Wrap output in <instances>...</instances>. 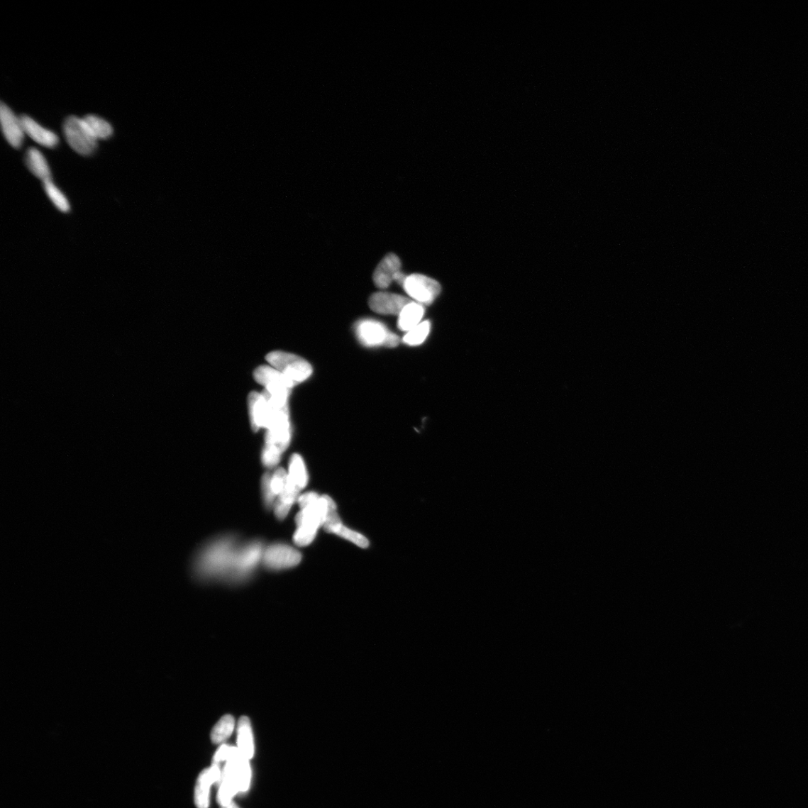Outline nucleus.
Returning <instances> with one entry per match:
<instances>
[{
	"mask_svg": "<svg viewBox=\"0 0 808 808\" xmlns=\"http://www.w3.org/2000/svg\"><path fill=\"white\" fill-rule=\"evenodd\" d=\"M45 189L50 201L58 210L67 213L70 211V204L61 190L51 180L44 182Z\"/></svg>",
	"mask_w": 808,
	"mask_h": 808,
	"instance_id": "25",
	"label": "nucleus"
},
{
	"mask_svg": "<svg viewBox=\"0 0 808 808\" xmlns=\"http://www.w3.org/2000/svg\"><path fill=\"white\" fill-rule=\"evenodd\" d=\"M300 489L291 480L289 476L285 487L282 491L277 501L274 504L276 516L280 519H284L289 514L292 505L298 500Z\"/></svg>",
	"mask_w": 808,
	"mask_h": 808,
	"instance_id": "17",
	"label": "nucleus"
},
{
	"mask_svg": "<svg viewBox=\"0 0 808 808\" xmlns=\"http://www.w3.org/2000/svg\"><path fill=\"white\" fill-rule=\"evenodd\" d=\"M281 455L282 453L278 449L265 445L262 453V462L265 467H274L280 463Z\"/></svg>",
	"mask_w": 808,
	"mask_h": 808,
	"instance_id": "27",
	"label": "nucleus"
},
{
	"mask_svg": "<svg viewBox=\"0 0 808 808\" xmlns=\"http://www.w3.org/2000/svg\"><path fill=\"white\" fill-rule=\"evenodd\" d=\"M252 428L254 431L267 428L270 421L272 410L264 394L252 392L248 399Z\"/></svg>",
	"mask_w": 808,
	"mask_h": 808,
	"instance_id": "14",
	"label": "nucleus"
},
{
	"mask_svg": "<svg viewBox=\"0 0 808 808\" xmlns=\"http://www.w3.org/2000/svg\"><path fill=\"white\" fill-rule=\"evenodd\" d=\"M25 133L35 142L46 148H53L59 144V137L54 132L38 124L28 116H21Z\"/></svg>",
	"mask_w": 808,
	"mask_h": 808,
	"instance_id": "15",
	"label": "nucleus"
},
{
	"mask_svg": "<svg viewBox=\"0 0 808 808\" xmlns=\"http://www.w3.org/2000/svg\"><path fill=\"white\" fill-rule=\"evenodd\" d=\"M262 490L265 504L267 508L270 509L275 504L274 501H275L276 495L273 494L271 488V475L270 474H266L263 477Z\"/></svg>",
	"mask_w": 808,
	"mask_h": 808,
	"instance_id": "28",
	"label": "nucleus"
},
{
	"mask_svg": "<svg viewBox=\"0 0 808 808\" xmlns=\"http://www.w3.org/2000/svg\"><path fill=\"white\" fill-rule=\"evenodd\" d=\"M235 719L230 715L223 716L211 732L212 742L220 744L226 741L235 729Z\"/></svg>",
	"mask_w": 808,
	"mask_h": 808,
	"instance_id": "23",
	"label": "nucleus"
},
{
	"mask_svg": "<svg viewBox=\"0 0 808 808\" xmlns=\"http://www.w3.org/2000/svg\"><path fill=\"white\" fill-rule=\"evenodd\" d=\"M400 258L393 253L384 257L377 267L373 280L380 289H387L392 282L403 285L406 277L402 270Z\"/></svg>",
	"mask_w": 808,
	"mask_h": 808,
	"instance_id": "9",
	"label": "nucleus"
},
{
	"mask_svg": "<svg viewBox=\"0 0 808 808\" xmlns=\"http://www.w3.org/2000/svg\"><path fill=\"white\" fill-rule=\"evenodd\" d=\"M289 476L291 480L301 489H304L309 481L308 472L304 461L299 455H294L290 460Z\"/></svg>",
	"mask_w": 808,
	"mask_h": 808,
	"instance_id": "22",
	"label": "nucleus"
},
{
	"mask_svg": "<svg viewBox=\"0 0 808 808\" xmlns=\"http://www.w3.org/2000/svg\"><path fill=\"white\" fill-rule=\"evenodd\" d=\"M255 380L274 397L289 400L291 390L295 383L276 368L270 366H260L254 372Z\"/></svg>",
	"mask_w": 808,
	"mask_h": 808,
	"instance_id": "6",
	"label": "nucleus"
},
{
	"mask_svg": "<svg viewBox=\"0 0 808 808\" xmlns=\"http://www.w3.org/2000/svg\"><path fill=\"white\" fill-rule=\"evenodd\" d=\"M287 479H289V473H287L282 468L278 469L275 473L271 476V488L273 494H275L276 497L280 496L285 487Z\"/></svg>",
	"mask_w": 808,
	"mask_h": 808,
	"instance_id": "26",
	"label": "nucleus"
},
{
	"mask_svg": "<svg viewBox=\"0 0 808 808\" xmlns=\"http://www.w3.org/2000/svg\"><path fill=\"white\" fill-rule=\"evenodd\" d=\"M323 528L328 533H334V535L346 539L360 548H364V549L369 545L367 539L360 533L348 528L342 523L337 512V506L335 502L328 511Z\"/></svg>",
	"mask_w": 808,
	"mask_h": 808,
	"instance_id": "10",
	"label": "nucleus"
},
{
	"mask_svg": "<svg viewBox=\"0 0 808 808\" xmlns=\"http://www.w3.org/2000/svg\"><path fill=\"white\" fill-rule=\"evenodd\" d=\"M360 343L365 347L395 348L400 344L401 339L391 332L383 323L371 319H365L355 323L354 326Z\"/></svg>",
	"mask_w": 808,
	"mask_h": 808,
	"instance_id": "3",
	"label": "nucleus"
},
{
	"mask_svg": "<svg viewBox=\"0 0 808 808\" xmlns=\"http://www.w3.org/2000/svg\"><path fill=\"white\" fill-rule=\"evenodd\" d=\"M0 121H1L3 133L8 143L13 148H21L26 134L21 118H18L4 102L0 106Z\"/></svg>",
	"mask_w": 808,
	"mask_h": 808,
	"instance_id": "11",
	"label": "nucleus"
},
{
	"mask_svg": "<svg viewBox=\"0 0 808 808\" xmlns=\"http://www.w3.org/2000/svg\"><path fill=\"white\" fill-rule=\"evenodd\" d=\"M63 132L68 145L81 155H91L97 148L98 140L91 133L83 118L74 116L67 117L64 122Z\"/></svg>",
	"mask_w": 808,
	"mask_h": 808,
	"instance_id": "5",
	"label": "nucleus"
},
{
	"mask_svg": "<svg viewBox=\"0 0 808 808\" xmlns=\"http://www.w3.org/2000/svg\"><path fill=\"white\" fill-rule=\"evenodd\" d=\"M402 286L406 293L421 305L432 304L441 292L439 282L421 274L406 277Z\"/></svg>",
	"mask_w": 808,
	"mask_h": 808,
	"instance_id": "7",
	"label": "nucleus"
},
{
	"mask_svg": "<svg viewBox=\"0 0 808 808\" xmlns=\"http://www.w3.org/2000/svg\"><path fill=\"white\" fill-rule=\"evenodd\" d=\"M412 301L399 294L378 292L370 298L369 306L380 314L399 315L404 308Z\"/></svg>",
	"mask_w": 808,
	"mask_h": 808,
	"instance_id": "13",
	"label": "nucleus"
},
{
	"mask_svg": "<svg viewBox=\"0 0 808 808\" xmlns=\"http://www.w3.org/2000/svg\"><path fill=\"white\" fill-rule=\"evenodd\" d=\"M239 552L234 540L226 538L216 541L202 552L197 569L202 576L216 577L228 573L236 576Z\"/></svg>",
	"mask_w": 808,
	"mask_h": 808,
	"instance_id": "2",
	"label": "nucleus"
},
{
	"mask_svg": "<svg viewBox=\"0 0 808 808\" xmlns=\"http://www.w3.org/2000/svg\"><path fill=\"white\" fill-rule=\"evenodd\" d=\"M424 307L416 302L407 304L399 315L398 326L399 330L408 332L421 323L424 314Z\"/></svg>",
	"mask_w": 808,
	"mask_h": 808,
	"instance_id": "20",
	"label": "nucleus"
},
{
	"mask_svg": "<svg viewBox=\"0 0 808 808\" xmlns=\"http://www.w3.org/2000/svg\"><path fill=\"white\" fill-rule=\"evenodd\" d=\"M221 808H239V807L237 806V804L236 803L232 802L226 806L221 807Z\"/></svg>",
	"mask_w": 808,
	"mask_h": 808,
	"instance_id": "29",
	"label": "nucleus"
},
{
	"mask_svg": "<svg viewBox=\"0 0 808 808\" xmlns=\"http://www.w3.org/2000/svg\"><path fill=\"white\" fill-rule=\"evenodd\" d=\"M431 332V323L428 321H423L412 330L408 331L403 338L404 343L409 346H418L426 340Z\"/></svg>",
	"mask_w": 808,
	"mask_h": 808,
	"instance_id": "24",
	"label": "nucleus"
},
{
	"mask_svg": "<svg viewBox=\"0 0 808 808\" xmlns=\"http://www.w3.org/2000/svg\"><path fill=\"white\" fill-rule=\"evenodd\" d=\"M26 163L31 172L43 180V182L51 180V172L48 161L43 154L35 148L27 150L26 154Z\"/></svg>",
	"mask_w": 808,
	"mask_h": 808,
	"instance_id": "18",
	"label": "nucleus"
},
{
	"mask_svg": "<svg viewBox=\"0 0 808 808\" xmlns=\"http://www.w3.org/2000/svg\"><path fill=\"white\" fill-rule=\"evenodd\" d=\"M267 362L295 384L306 380L311 375V365L299 355L282 351H274L267 355Z\"/></svg>",
	"mask_w": 808,
	"mask_h": 808,
	"instance_id": "4",
	"label": "nucleus"
},
{
	"mask_svg": "<svg viewBox=\"0 0 808 808\" xmlns=\"http://www.w3.org/2000/svg\"><path fill=\"white\" fill-rule=\"evenodd\" d=\"M262 550V545L258 542L241 548L238 558L236 577L245 576L252 571L263 556Z\"/></svg>",
	"mask_w": 808,
	"mask_h": 808,
	"instance_id": "16",
	"label": "nucleus"
},
{
	"mask_svg": "<svg viewBox=\"0 0 808 808\" xmlns=\"http://www.w3.org/2000/svg\"><path fill=\"white\" fill-rule=\"evenodd\" d=\"M83 120L96 140H106L114 133L112 126L98 116L88 115Z\"/></svg>",
	"mask_w": 808,
	"mask_h": 808,
	"instance_id": "21",
	"label": "nucleus"
},
{
	"mask_svg": "<svg viewBox=\"0 0 808 808\" xmlns=\"http://www.w3.org/2000/svg\"><path fill=\"white\" fill-rule=\"evenodd\" d=\"M221 782L222 770L218 763H213L211 768L200 773L195 789V804L198 808H209L211 787L214 783L220 787Z\"/></svg>",
	"mask_w": 808,
	"mask_h": 808,
	"instance_id": "12",
	"label": "nucleus"
},
{
	"mask_svg": "<svg viewBox=\"0 0 808 808\" xmlns=\"http://www.w3.org/2000/svg\"><path fill=\"white\" fill-rule=\"evenodd\" d=\"M302 556L294 548L285 544H273L264 551L265 565L270 569H286L299 564Z\"/></svg>",
	"mask_w": 808,
	"mask_h": 808,
	"instance_id": "8",
	"label": "nucleus"
},
{
	"mask_svg": "<svg viewBox=\"0 0 808 808\" xmlns=\"http://www.w3.org/2000/svg\"><path fill=\"white\" fill-rule=\"evenodd\" d=\"M238 746L242 754L249 760L254 756L255 746L252 726L248 717L243 716L238 726Z\"/></svg>",
	"mask_w": 808,
	"mask_h": 808,
	"instance_id": "19",
	"label": "nucleus"
},
{
	"mask_svg": "<svg viewBox=\"0 0 808 808\" xmlns=\"http://www.w3.org/2000/svg\"><path fill=\"white\" fill-rule=\"evenodd\" d=\"M297 502L301 510L296 516L297 529L294 541L299 546H306L314 540L319 529L323 526L334 501L330 497H321L316 492H309L300 496Z\"/></svg>",
	"mask_w": 808,
	"mask_h": 808,
	"instance_id": "1",
	"label": "nucleus"
}]
</instances>
